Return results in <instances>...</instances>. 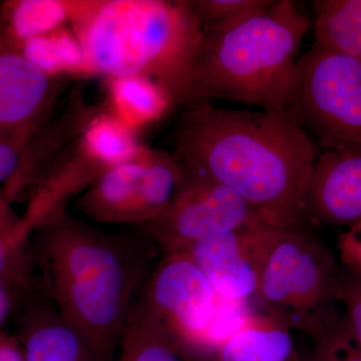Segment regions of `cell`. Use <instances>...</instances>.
I'll list each match as a JSON object with an SVG mask.
<instances>
[{"mask_svg": "<svg viewBox=\"0 0 361 361\" xmlns=\"http://www.w3.org/2000/svg\"><path fill=\"white\" fill-rule=\"evenodd\" d=\"M99 108L85 102L84 87L77 85L71 92L63 113L33 133L16 172L4 185L0 196L11 203L25 194L30 196Z\"/></svg>", "mask_w": 361, "mask_h": 361, "instance_id": "obj_14", "label": "cell"}, {"mask_svg": "<svg viewBox=\"0 0 361 361\" xmlns=\"http://www.w3.org/2000/svg\"><path fill=\"white\" fill-rule=\"evenodd\" d=\"M33 133H23L11 139L0 141V184H6L13 177Z\"/></svg>", "mask_w": 361, "mask_h": 361, "instance_id": "obj_27", "label": "cell"}, {"mask_svg": "<svg viewBox=\"0 0 361 361\" xmlns=\"http://www.w3.org/2000/svg\"><path fill=\"white\" fill-rule=\"evenodd\" d=\"M316 44L361 63V0H315Z\"/></svg>", "mask_w": 361, "mask_h": 361, "instance_id": "obj_19", "label": "cell"}, {"mask_svg": "<svg viewBox=\"0 0 361 361\" xmlns=\"http://www.w3.org/2000/svg\"><path fill=\"white\" fill-rule=\"evenodd\" d=\"M301 222L346 229L361 222V147L319 154L304 195Z\"/></svg>", "mask_w": 361, "mask_h": 361, "instance_id": "obj_12", "label": "cell"}, {"mask_svg": "<svg viewBox=\"0 0 361 361\" xmlns=\"http://www.w3.org/2000/svg\"><path fill=\"white\" fill-rule=\"evenodd\" d=\"M308 28L310 21L295 2L273 0L264 11L238 23L204 30L177 106L223 99L282 111Z\"/></svg>", "mask_w": 361, "mask_h": 361, "instance_id": "obj_4", "label": "cell"}, {"mask_svg": "<svg viewBox=\"0 0 361 361\" xmlns=\"http://www.w3.org/2000/svg\"><path fill=\"white\" fill-rule=\"evenodd\" d=\"M290 330L264 313H247L221 341L212 361H303Z\"/></svg>", "mask_w": 361, "mask_h": 361, "instance_id": "obj_16", "label": "cell"}, {"mask_svg": "<svg viewBox=\"0 0 361 361\" xmlns=\"http://www.w3.org/2000/svg\"><path fill=\"white\" fill-rule=\"evenodd\" d=\"M184 170V182L170 206L137 228L153 239L161 252L180 251L214 235L265 225L238 193L211 178Z\"/></svg>", "mask_w": 361, "mask_h": 361, "instance_id": "obj_10", "label": "cell"}, {"mask_svg": "<svg viewBox=\"0 0 361 361\" xmlns=\"http://www.w3.org/2000/svg\"><path fill=\"white\" fill-rule=\"evenodd\" d=\"M322 151L361 147V63L313 44L291 71L282 103Z\"/></svg>", "mask_w": 361, "mask_h": 361, "instance_id": "obj_7", "label": "cell"}, {"mask_svg": "<svg viewBox=\"0 0 361 361\" xmlns=\"http://www.w3.org/2000/svg\"><path fill=\"white\" fill-rule=\"evenodd\" d=\"M45 300L80 330L104 361H115L135 296L161 252L146 234L108 233L61 209L28 239Z\"/></svg>", "mask_w": 361, "mask_h": 361, "instance_id": "obj_2", "label": "cell"}, {"mask_svg": "<svg viewBox=\"0 0 361 361\" xmlns=\"http://www.w3.org/2000/svg\"><path fill=\"white\" fill-rule=\"evenodd\" d=\"M20 345L25 361H104L84 334L47 300H25Z\"/></svg>", "mask_w": 361, "mask_h": 361, "instance_id": "obj_15", "label": "cell"}, {"mask_svg": "<svg viewBox=\"0 0 361 361\" xmlns=\"http://www.w3.org/2000/svg\"><path fill=\"white\" fill-rule=\"evenodd\" d=\"M337 249L345 269L361 276V222L339 235Z\"/></svg>", "mask_w": 361, "mask_h": 361, "instance_id": "obj_26", "label": "cell"}, {"mask_svg": "<svg viewBox=\"0 0 361 361\" xmlns=\"http://www.w3.org/2000/svg\"><path fill=\"white\" fill-rule=\"evenodd\" d=\"M23 56L47 77L63 75H92L84 49L77 35L65 26L26 40L18 45Z\"/></svg>", "mask_w": 361, "mask_h": 361, "instance_id": "obj_20", "label": "cell"}, {"mask_svg": "<svg viewBox=\"0 0 361 361\" xmlns=\"http://www.w3.org/2000/svg\"><path fill=\"white\" fill-rule=\"evenodd\" d=\"M11 204L0 196V283L8 292H18L25 300L35 294V272L28 246L30 232Z\"/></svg>", "mask_w": 361, "mask_h": 361, "instance_id": "obj_18", "label": "cell"}, {"mask_svg": "<svg viewBox=\"0 0 361 361\" xmlns=\"http://www.w3.org/2000/svg\"><path fill=\"white\" fill-rule=\"evenodd\" d=\"M106 89L104 106L135 133L158 122L174 108L168 92L148 78H108Z\"/></svg>", "mask_w": 361, "mask_h": 361, "instance_id": "obj_17", "label": "cell"}, {"mask_svg": "<svg viewBox=\"0 0 361 361\" xmlns=\"http://www.w3.org/2000/svg\"><path fill=\"white\" fill-rule=\"evenodd\" d=\"M303 223L255 230L259 312L319 341L341 324L339 275L326 245Z\"/></svg>", "mask_w": 361, "mask_h": 361, "instance_id": "obj_5", "label": "cell"}, {"mask_svg": "<svg viewBox=\"0 0 361 361\" xmlns=\"http://www.w3.org/2000/svg\"><path fill=\"white\" fill-rule=\"evenodd\" d=\"M137 133L106 106L90 118L37 189L30 195L23 216L32 233L39 223L84 193L109 169L134 158L142 148Z\"/></svg>", "mask_w": 361, "mask_h": 361, "instance_id": "obj_9", "label": "cell"}, {"mask_svg": "<svg viewBox=\"0 0 361 361\" xmlns=\"http://www.w3.org/2000/svg\"><path fill=\"white\" fill-rule=\"evenodd\" d=\"M314 344L312 361H361V348L349 334L343 319Z\"/></svg>", "mask_w": 361, "mask_h": 361, "instance_id": "obj_24", "label": "cell"}, {"mask_svg": "<svg viewBox=\"0 0 361 361\" xmlns=\"http://www.w3.org/2000/svg\"><path fill=\"white\" fill-rule=\"evenodd\" d=\"M339 300L344 310L343 322L361 348V276L346 272L339 275Z\"/></svg>", "mask_w": 361, "mask_h": 361, "instance_id": "obj_25", "label": "cell"}, {"mask_svg": "<svg viewBox=\"0 0 361 361\" xmlns=\"http://www.w3.org/2000/svg\"><path fill=\"white\" fill-rule=\"evenodd\" d=\"M184 179V167L172 154L144 145L80 194L77 208L97 223L139 228L170 206Z\"/></svg>", "mask_w": 361, "mask_h": 361, "instance_id": "obj_8", "label": "cell"}, {"mask_svg": "<svg viewBox=\"0 0 361 361\" xmlns=\"http://www.w3.org/2000/svg\"><path fill=\"white\" fill-rule=\"evenodd\" d=\"M115 361H183L158 334L129 314Z\"/></svg>", "mask_w": 361, "mask_h": 361, "instance_id": "obj_22", "label": "cell"}, {"mask_svg": "<svg viewBox=\"0 0 361 361\" xmlns=\"http://www.w3.org/2000/svg\"><path fill=\"white\" fill-rule=\"evenodd\" d=\"M273 0H197V13L204 30L227 27L264 11Z\"/></svg>", "mask_w": 361, "mask_h": 361, "instance_id": "obj_23", "label": "cell"}, {"mask_svg": "<svg viewBox=\"0 0 361 361\" xmlns=\"http://www.w3.org/2000/svg\"><path fill=\"white\" fill-rule=\"evenodd\" d=\"M319 147L283 111H240L208 102L188 104L172 155L188 170L225 185L266 226L301 222L304 195Z\"/></svg>", "mask_w": 361, "mask_h": 361, "instance_id": "obj_1", "label": "cell"}, {"mask_svg": "<svg viewBox=\"0 0 361 361\" xmlns=\"http://www.w3.org/2000/svg\"><path fill=\"white\" fill-rule=\"evenodd\" d=\"M308 361H312V360H311V358H310V360H308Z\"/></svg>", "mask_w": 361, "mask_h": 361, "instance_id": "obj_29", "label": "cell"}, {"mask_svg": "<svg viewBox=\"0 0 361 361\" xmlns=\"http://www.w3.org/2000/svg\"><path fill=\"white\" fill-rule=\"evenodd\" d=\"M0 18L13 42L54 32L68 21V0H9L0 6Z\"/></svg>", "mask_w": 361, "mask_h": 361, "instance_id": "obj_21", "label": "cell"}, {"mask_svg": "<svg viewBox=\"0 0 361 361\" xmlns=\"http://www.w3.org/2000/svg\"><path fill=\"white\" fill-rule=\"evenodd\" d=\"M68 21L92 73L142 77L174 106L186 89L204 27L188 0H68Z\"/></svg>", "mask_w": 361, "mask_h": 361, "instance_id": "obj_3", "label": "cell"}, {"mask_svg": "<svg viewBox=\"0 0 361 361\" xmlns=\"http://www.w3.org/2000/svg\"><path fill=\"white\" fill-rule=\"evenodd\" d=\"M59 87V78L47 77L23 56L0 18V141L47 123Z\"/></svg>", "mask_w": 361, "mask_h": 361, "instance_id": "obj_11", "label": "cell"}, {"mask_svg": "<svg viewBox=\"0 0 361 361\" xmlns=\"http://www.w3.org/2000/svg\"><path fill=\"white\" fill-rule=\"evenodd\" d=\"M0 361H25L20 341L0 334Z\"/></svg>", "mask_w": 361, "mask_h": 361, "instance_id": "obj_28", "label": "cell"}, {"mask_svg": "<svg viewBox=\"0 0 361 361\" xmlns=\"http://www.w3.org/2000/svg\"><path fill=\"white\" fill-rule=\"evenodd\" d=\"M259 227L214 235L178 252L192 259L223 300L245 306L257 288L255 230Z\"/></svg>", "mask_w": 361, "mask_h": 361, "instance_id": "obj_13", "label": "cell"}, {"mask_svg": "<svg viewBox=\"0 0 361 361\" xmlns=\"http://www.w3.org/2000/svg\"><path fill=\"white\" fill-rule=\"evenodd\" d=\"M161 253L130 314L155 330L183 360L212 361L221 341L247 314L245 306L223 300L186 254Z\"/></svg>", "mask_w": 361, "mask_h": 361, "instance_id": "obj_6", "label": "cell"}]
</instances>
